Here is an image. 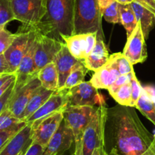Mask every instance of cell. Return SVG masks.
<instances>
[{"mask_svg": "<svg viewBox=\"0 0 155 155\" xmlns=\"http://www.w3.org/2000/svg\"><path fill=\"white\" fill-rule=\"evenodd\" d=\"M107 122L112 131L117 155H144L154 139L134 107L117 105L107 109Z\"/></svg>", "mask_w": 155, "mask_h": 155, "instance_id": "obj_1", "label": "cell"}, {"mask_svg": "<svg viewBox=\"0 0 155 155\" xmlns=\"http://www.w3.org/2000/svg\"><path fill=\"white\" fill-rule=\"evenodd\" d=\"M45 17L36 26L42 34L62 40L74 31V0H47Z\"/></svg>", "mask_w": 155, "mask_h": 155, "instance_id": "obj_2", "label": "cell"}, {"mask_svg": "<svg viewBox=\"0 0 155 155\" xmlns=\"http://www.w3.org/2000/svg\"><path fill=\"white\" fill-rule=\"evenodd\" d=\"M102 15L98 0H74L73 34L97 32V36L104 38Z\"/></svg>", "mask_w": 155, "mask_h": 155, "instance_id": "obj_3", "label": "cell"}, {"mask_svg": "<svg viewBox=\"0 0 155 155\" xmlns=\"http://www.w3.org/2000/svg\"><path fill=\"white\" fill-rule=\"evenodd\" d=\"M107 109L105 105L98 106L85 129L83 135L84 155H92L95 149L104 147Z\"/></svg>", "mask_w": 155, "mask_h": 155, "instance_id": "obj_4", "label": "cell"}, {"mask_svg": "<svg viewBox=\"0 0 155 155\" xmlns=\"http://www.w3.org/2000/svg\"><path fill=\"white\" fill-rule=\"evenodd\" d=\"M15 20L21 21L24 29L36 27L47 12V0H11Z\"/></svg>", "mask_w": 155, "mask_h": 155, "instance_id": "obj_5", "label": "cell"}, {"mask_svg": "<svg viewBox=\"0 0 155 155\" xmlns=\"http://www.w3.org/2000/svg\"><path fill=\"white\" fill-rule=\"evenodd\" d=\"M36 33L37 30L33 27L20 30L17 33L16 37L12 44L3 53L12 74H15L18 70L21 60L27 53L33 40L36 36Z\"/></svg>", "mask_w": 155, "mask_h": 155, "instance_id": "obj_6", "label": "cell"}, {"mask_svg": "<svg viewBox=\"0 0 155 155\" xmlns=\"http://www.w3.org/2000/svg\"><path fill=\"white\" fill-rule=\"evenodd\" d=\"M64 109H60L48 116L44 117L42 119L32 123V142L46 147L50 139L57 132L63 121Z\"/></svg>", "mask_w": 155, "mask_h": 155, "instance_id": "obj_7", "label": "cell"}, {"mask_svg": "<svg viewBox=\"0 0 155 155\" xmlns=\"http://www.w3.org/2000/svg\"><path fill=\"white\" fill-rule=\"evenodd\" d=\"M68 105L95 106L105 105L103 96L90 81H84L68 89Z\"/></svg>", "mask_w": 155, "mask_h": 155, "instance_id": "obj_8", "label": "cell"}, {"mask_svg": "<svg viewBox=\"0 0 155 155\" xmlns=\"http://www.w3.org/2000/svg\"><path fill=\"white\" fill-rule=\"evenodd\" d=\"M36 50L35 53V64L38 72L44 66L54 62L58 52L64 44V41L50 37L37 30Z\"/></svg>", "mask_w": 155, "mask_h": 155, "instance_id": "obj_9", "label": "cell"}, {"mask_svg": "<svg viewBox=\"0 0 155 155\" xmlns=\"http://www.w3.org/2000/svg\"><path fill=\"white\" fill-rule=\"evenodd\" d=\"M42 87L39 79L36 77L21 88H14L13 94L7 106L12 115L20 119L30 99Z\"/></svg>", "mask_w": 155, "mask_h": 155, "instance_id": "obj_10", "label": "cell"}, {"mask_svg": "<svg viewBox=\"0 0 155 155\" xmlns=\"http://www.w3.org/2000/svg\"><path fill=\"white\" fill-rule=\"evenodd\" d=\"M96 109L93 106H68L64 111V120L71 129L74 138L83 135L85 129L92 119Z\"/></svg>", "mask_w": 155, "mask_h": 155, "instance_id": "obj_11", "label": "cell"}, {"mask_svg": "<svg viewBox=\"0 0 155 155\" xmlns=\"http://www.w3.org/2000/svg\"><path fill=\"white\" fill-rule=\"evenodd\" d=\"M97 32L78 33L64 36L65 43L71 54L78 60L84 61L93 50L97 40Z\"/></svg>", "mask_w": 155, "mask_h": 155, "instance_id": "obj_12", "label": "cell"}, {"mask_svg": "<svg viewBox=\"0 0 155 155\" xmlns=\"http://www.w3.org/2000/svg\"><path fill=\"white\" fill-rule=\"evenodd\" d=\"M123 54L128 59L132 65L142 63L148 57L145 38L142 32L140 23L138 22L137 26L124 46Z\"/></svg>", "mask_w": 155, "mask_h": 155, "instance_id": "obj_13", "label": "cell"}, {"mask_svg": "<svg viewBox=\"0 0 155 155\" xmlns=\"http://www.w3.org/2000/svg\"><path fill=\"white\" fill-rule=\"evenodd\" d=\"M74 143V135L64 120L45 147L42 155H62Z\"/></svg>", "mask_w": 155, "mask_h": 155, "instance_id": "obj_14", "label": "cell"}, {"mask_svg": "<svg viewBox=\"0 0 155 155\" xmlns=\"http://www.w3.org/2000/svg\"><path fill=\"white\" fill-rule=\"evenodd\" d=\"M68 89L57 90L48 99L46 102L25 120L26 123L32 124L37 120L42 119L68 106Z\"/></svg>", "mask_w": 155, "mask_h": 155, "instance_id": "obj_15", "label": "cell"}, {"mask_svg": "<svg viewBox=\"0 0 155 155\" xmlns=\"http://www.w3.org/2000/svg\"><path fill=\"white\" fill-rule=\"evenodd\" d=\"M37 34V33H36ZM36 36L33 40L28 51L21 60L18 70L15 72V88H18L22 87L31 79L37 77L38 71L35 64V53L36 50Z\"/></svg>", "mask_w": 155, "mask_h": 155, "instance_id": "obj_16", "label": "cell"}, {"mask_svg": "<svg viewBox=\"0 0 155 155\" xmlns=\"http://www.w3.org/2000/svg\"><path fill=\"white\" fill-rule=\"evenodd\" d=\"M79 61L71 54L64 43L54 61L58 72V90L63 89L70 73Z\"/></svg>", "mask_w": 155, "mask_h": 155, "instance_id": "obj_17", "label": "cell"}, {"mask_svg": "<svg viewBox=\"0 0 155 155\" xmlns=\"http://www.w3.org/2000/svg\"><path fill=\"white\" fill-rule=\"evenodd\" d=\"M110 55L104 43V38L97 36L96 43L90 54L86 58L83 62L88 70L95 71L104 66L109 60Z\"/></svg>", "mask_w": 155, "mask_h": 155, "instance_id": "obj_18", "label": "cell"}, {"mask_svg": "<svg viewBox=\"0 0 155 155\" xmlns=\"http://www.w3.org/2000/svg\"><path fill=\"white\" fill-rule=\"evenodd\" d=\"M32 126L27 123L25 126L17 133L0 152V155H18V153L31 144Z\"/></svg>", "mask_w": 155, "mask_h": 155, "instance_id": "obj_19", "label": "cell"}, {"mask_svg": "<svg viewBox=\"0 0 155 155\" xmlns=\"http://www.w3.org/2000/svg\"><path fill=\"white\" fill-rule=\"evenodd\" d=\"M121 75L116 68L107 62L104 66L95 71L89 81L97 89H106L108 91L115 81Z\"/></svg>", "mask_w": 155, "mask_h": 155, "instance_id": "obj_20", "label": "cell"}, {"mask_svg": "<svg viewBox=\"0 0 155 155\" xmlns=\"http://www.w3.org/2000/svg\"><path fill=\"white\" fill-rule=\"evenodd\" d=\"M130 5L134 11L136 20L140 23L144 36L146 40L155 26V14L135 1Z\"/></svg>", "mask_w": 155, "mask_h": 155, "instance_id": "obj_21", "label": "cell"}, {"mask_svg": "<svg viewBox=\"0 0 155 155\" xmlns=\"http://www.w3.org/2000/svg\"><path fill=\"white\" fill-rule=\"evenodd\" d=\"M37 77L44 88L52 91L58 90V72L54 62L48 64L39 70Z\"/></svg>", "mask_w": 155, "mask_h": 155, "instance_id": "obj_22", "label": "cell"}, {"mask_svg": "<svg viewBox=\"0 0 155 155\" xmlns=\"http://www.w3.org/2000/svg\"><path fill=\"white\" fill-rule=\"evenodd\" d=\"M54 92V91H49V90H47L42 87L30 99L20 119L21 121L25 122L26 119H27L30 115H33L48 100V99L52 95Z\"/></svg>", "mask_w": 155, "mask_h": 155, "instance_id": "obj_23", "label": "cell"}, {"mask_svg": "<svg viewBox=\"0 0 155 155\" xmlns=\"http://www.w3.org/2000/svg\"><path fill=\"white\" fill-rule=\"evenodd\" d=\"M135 107L137 108L142 115H145L155 126V106L151 94L146 88L142 89V94Z\"/></svg>", "mask_w": 155, "mask_h": 155, "instance_id": "obj_24", "label": "cell"}, {"mask_svg": "<svg viewBox=\"0 0 155 155\" xmlns=\"http://www.w3.org/2000/svg\"><path fill=\"white\" fill-rule=\"evenodd\" d=\"M120 19V24L124 26L127 31V38L130 37L138 24L136 15L134 13L131 5L119 4Z\"/></svg>", "mask_w": 155, "mask_h": 155, "instance_id": "obj_25", "label": "cell"}, {"mask_svg": "<svg viewBox=\"0 0 155 155\" xmlns=\"http://www.w3.org/2000/svg\"><path fill=\"white\" fill-rule=\"evenodd\" d=\"M88 71L89 70L85 66L83 61H79L70 73L63 89H71L73 87H75L84 82L85 77Z\"/></svg>", "mask_w": 155, "mask_h": 155, "instance_id": "obj_26", "label": "cell"}, {"mask_svg": "<svg viewBox=\"0 0 155 155\" xmlns=\"http://www.w3.org/2000/svg\"><path fill=\"white\" fill-rule=\"evenodd\" d=\"M108 62L117 68L120 74H130L133 71V65L123 53H116L110 55Z\"/></svg>", "mask_w": 155, "mask_h": 155, "instance_id": "obj_27", "label": "cell"}, {"mask_svg": "<svg viewBox=\"0 0 155 155\" xmlns=\"http://www.w3.org/2000/svg\"><path fill=\"white\" fill-rule=\"evenodd\" d=\"M112 97L117 102L118 104L121 106L134 107L133 104V100H132L130 81L123 85L114 95H112Z\"/></svg>", "mask_w": 155, "mask_h": 155, "instance_id": "obj_28", "label": "cell"}, {"mask_svg": "<svg viewBox=\"0 0 155 155\" xmlns=\"http://www.w3.org/2000/svg\"><path fill=\"white\" fill-rule=\"evenodd\" d=\"M21 121L19 119L14 116L8 108H6L1 114H0V132L12 129L15 126H18Z\"/></svg>", "mask_w": 155, "mask_h": 155, "instance_id": "obj_29", "label": "cell"}, {"mask_svg": "<svg viewBox=\"0 0 155 155\" xmlns=\"http://www.w3.org/2000/svg\"><path fill=\"white\" fill-rule=\"evenodd\" d=\"M14 20L15 18L11 0H0V26L7 25L8 23Z\"/></svg>", "mask_w": 155, "mask_h": 155, "instance_id": "obj_30", "label": "cell"}, {"mask_svg": "<svg viewBox=\"0 0 155 155\" xmlns=\"http://www.w3.org/2000/svg\"><path fill=\"white\" fill-rule=\"evenodd\" d=\"M102 17L106 21L111 24H118L120 23L119 12V3L117 1L112 2L110 5L107 6L102 12Z\"/></svg>", "mask_w": 155, "mask_h": 155, "instance_id": "obj_31", "label": "cell"}, {"mask_svg": "<svg viewBox=\"0 0 155 155\" xmlns=\"http://www.w3.org/2000/svg\"><path fill=\"white\" fill-rule=\"evenodd\" d=\"M16 36L17 33H13L8 30L6 29V25L0 26V55L3 54L6 51Z\"/></svg>", "mask_w": 155, "mask_h": 155, "instance_id": "obj_32", "label": "cell"}, {"mask_svg": "<svg viewBox=\"0 0 155 155\" xmlns=\"http://www.w3.org/2000/svg\"><path fill=\"white\" fill-rule=\"evenodd\" d=\"M27 125L25 122H22L18 126L12 128V129H7V130L0 132V152L2 150L5 146L10 141V140L20 132L24 126Z\"/></svg>", "mask_w": 155, "mask_h": 155, "instance_id": "obj_33", "label": "cell"}, {"mask_svg": "<svg viewBox=\"0 0 155 155\" xmlns=\"http://www.w3.org/2000/svg\"><path fill=\"white\" fill-rule=\"evenodd\" d=\"M130 85H131V93H132V100H133V106H136L138 100L142 94V91L143 88H142L139 80L136 78L135 71L133 70L131 72V78H130Z\"/></svg>", "mask_w": 155, "mask_h": 155, "instance_id": "obj_34", "label": "cell"}, {"mask_svg": "<svg viewBox=\"0 0 155 155\" xmlns=\"http://www.w3.org/2000/svg\"><path fill=\"white\" fill-rule=\"evenodd\" d=\"M130 78H131V73L127 74H121L118 77V78L115 81L114 83L112 84V86L110 87L108 89L109 93H110V95H114L123 85H124L125 84H127V82L130 81Z\"/></svg>", "mask_w": 155, "mask_h": 155, "instance_id": "obj_35", "label": "cell"}, {"mask_svg": "<svg viewBox=\"0 0 155 155\" xmlns=\"http://www.w3.org/2000/svg\"><path fill=\"white\" fill-rule=\"evenodd\" d=\"M15 84V81L11 84V86L8 88V90L4 93V94L0 97V114L7 108L8 104L9 103V100H10L12 94H13Z\"/></svg>", "mask_w": 155, "mask_h": 155, "instance_id": "obj_36", "label": "cell"}, {"mask_svg": "<svg viewBox=\"0 0 155 155\" xmlns=\"http://www.w3.org/2000/svg\"><path fill=\"white\" fill-rule=\"evenodd\" d=\"M45 147L40 145L37 143L32 142L27 150L25 155H42Z\"/></svg>", "mask_w": 155, "mask_h": 155, "instance_id": "obj_37", "label": "cell"}, {"mask_svg": "<svg viewBox=\"0 0 155 155\" xmlns=\"http://www.w3.org/2000/svg\"><path fill=\"white\" fill-rule=\"evenodd\" d=\"M83 135L74 138V151L73 155H84L83 154Z\"/></svg>", "mask_w": 155, "mask_h": 155, "instance_id": "obj_38", "label": "cell"}, {"mask_svg": "<svg viewBox=\"0 0 155 155\" xmlns=\"http://www.w3.org/2000/svg\"><path fill=\"white\" fill-rule=\"evenodd\" d=\"M12 74L4 54L0 55V74Z\"/></svg>", "mask_w": 155, "mask_h": 155, "instance_id": "obj_39", "label": "cell"}, {"mask_svg": "<svg viewBox=\"0 0 155 155\" xmlns=\"http://www.w3.org/2000/svg\"><path fill=\"white\" fill-rule=\"evenodd\" d=\"M155 14V0H134Z\"/></svg>", "mask_w": 155, "mask_h": 155, "instance_id": "obj_40", "label": "cell"}, {"mask_svg": "<svg viewBox=\"0 0 155 155\" xmlns=\"http://www.w3.org/2000/svg\"><path fill=\"white\" fill-rule=\"evenodd\" d=\"M15 80H16V74H15L12 78L9 79V80L8 81L6 82V83L2 87H1V88H0V97H1L3 94H4V93L7 91L8 88L11 86V84H12L13 83Z\"/></svg>", "mask_w": 155, "mask_h": 155, "instance_id": "obj_41", "label": "cell"}, {"mask_svg": "<svg viewBox=\"0 0 155 155\" xmlns=\"http://www.w3.org/2000/svg\"><path fill=\"white\" fill-rule=\"evenodd\" d=\"M114 1H116V0H98L101 12H102L107 6L110 5L111 4L112 2H114Z\"/></svg>", "mask_w": 155, "mask_h": 155, "instance_id": "obj_42", "label": "cell"}, {"mask_svg": "<svg viewBox=\"0 0 155 155\" xmlns=\"http://www.w3.org/2000/svg\"><path fill=\"white\" fill-rule=\"evenodd\" d=\"M92 155H108V153L105 150L104 147H100L95 149Z\"/></svg>", "mask_w": 155, "mask_h": 155, "instance_id": "obj_43", "label": "cell"}, {"mask_svg": "<svg viewBox=\"0 0 155 155\" xmlns=\"http://www.w3.org/2000/svg\"><path fill=\"white\" fill-rule=\"evenodd\" d=\"M144 155H155V135H154V139L149 148Z\"/></svg>", "mask_w": 155, "mask_h": 155, "instance_id": "obj_44", "label": "cell"}, {"mask_svg": "<svg viewBox=\"0 0 155 155\" xmlns=\"http://www.w3.org/2000/svg\"><path fill=\"white\" fill-rule=\"evenodd\" d=\"M119 4L121 5H127V4H131L134 0H116Z\"/></svg>", "mask_w": 155, "mask_h": 155, "instance_id": "obj_45", "label": "cell"}, {"mask_svg": "<svg viewBox=\"0 0 155 155\" xmlns=\"http://www.w3.org/2000/svg\"><path fill=\"white\" fill-rule=\"evenodd\" d=\"M32 143V142H31ZM30 144H29L28 146H27V147H25V148L24 149H23L22 150H21V152H20L19 153H18V155H25V153H26V152H27V149H28V147H29V146H30Z\"/></svg>", "mask_w": 155, "mask_h": 155, "instance_id": "obj_46", "label": "cell"}, {"mask_svg": "<svg viewBox=\"0 0 155 155\" xmlns=\"http://www.w3.org/2000/svg\"><path fill=\"white\" fill-rule=\"evenodd\" d=\"M147 89V91H148V92L150 93V94H151V98H152V100H153V102H154V106H155V95H154V94H152L151 93V91H150V90H148V88H145Z\"/></svg>", "mask_w": 155, "mask_h": 155, "instance_id": "obj_47", "label": "cell"}, {"mask_svg": "<svg viewBox=\"0 0 155 155\" xmlns=\"http://www.w3.org/2000/svg\"><path fill=\"white\" fill-rule=\"evenodd\" d=\"M108 155H117V153H116V151L114 150V149L112 148L110 153H108Z\"/></svg>", "mask_w": 155, "mask_h": 155, "instance_id": "obj_48", "label": "cell"}, {"mask_svg": "<svg viewBox=\"0 0 155 155\" xmlns=\"http://www.w3.org/2000/svg\"><path fill=\"white\" fill-rule=\"evenodd\" d=\"M3 75V74H0V77H1V76H2Z\"/></svg>", "mask_w": 155, "mask_h": 155, "instance_id": "obj_49", "label": "cell"}]
</instances>
